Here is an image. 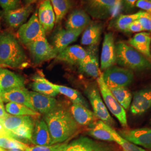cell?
Wrapping results in <instances>:
<instances>
[{
	"mask_svg": "<svg viewBox=\"0 0 151 151\" xmlns=\"http://www.w3.org/2000/svg\"><path fill=\"white\" fill-rule=\"evenodd\" d=\"M109 89L119 104L125 110L130 108L132 101V95L127 87H118L109 88Z\"/></svg>",
	"mask_w": 151,
	"mask_h": 151,
	"instance_id": "33",
	"label": "cell"
},
{
	"mask_svg": "<svg viewBox=\"0 0 151 151\" xmlns=\"http://www.w3.org/2000/svg\"><path fill=\"white\" fill-rule=\"evenodd\" d=\"M70 111L77 123L80 125L89 126L97 119L93 111L81 104L72 103Z\"/></svg>",
	"mask_w": 151,
	"mask_h": 151,
	"instance_id": "23",
	"label": "cell"
},
{
	"mask_svg": "<svg viewBox=\"0 0 151 151\" xmlns=\"http://www.w3.org/2000/svg\"><path fill=\"white\" fill-rule=\"evenodd\" d=\"M45 35L46 32L38 19L37 11L27 22L19 28L17 31L19 40L25 45Z\"/></svg>",
	"mask_w": 151,
	"mask_h": 151,
	"instance_id": "7",
	"label": "cell"
},
{
	"mask_svg": "<svg viewBox=\"0 0 151 151\" xmlns=\"http://www.w3.org/2000/svg\"><path fill=\"white\" fill-rule=\"evenodd\" d=\"M26 46L29 51L32 62L35 65L55 58L58 54L45 36L39 38Z\"/></svg>",
	"mask_w": 151,
	"mask_h": 151,
	"instance_id": "6",
	"label": "cell"
},
{
	"mask_svg": "<svg viewBox=\"0 0 151 151\" xmlns=\"http://www.w3.org/2000/svg\"><path fill=\"white\" fill-rule=\"evenodd\" d=\"M83 30H70L60 29L54 33L52 38V46L58 54L68 47L70 44L75 42Z\"/></svg>",
	"mask_w": 151,
	"mask_h": 151,
	"instance_id": "14",
	"label": "cell"
},
{
	"mask_svg": "<svg viewBox=\"0 0 151 151\" xmlns=\"http://www.w3.org/2000/svg\"><path fill=\"white\" fill-rule=\"evenodd\" d=\"M151 108V88H145L134 92L130 106L131 113L140 115Z\"/></svg>",
	"mask_w": 151,
	"mask_h": 151,
	"instance_id": "16",
	"label": "cell"
},
{
	"mask_svg": "<svg viewBox=\"0 0 151 151\" xmlns=\"http://www.w3.org/2000/svg\"><path fill=\"white\" fill-rule=\"evenodd\" d=\"M33 10V5L22 6L12 10L3 11L1 15L6 25L12 29H16L25 23Z\"/></svg>",
	"mask_w": 151,
	"mask_h": 151,
	"instance_id": "11",
	"label": "cell"
},
{
	"mask_svg": "<svg viewBox=\"0 0 151 151\" xmlns=\"http://www.w3.org/2000/svg\"><path fill=\"white\" fill-rule=\"evenodd\" d=\"M47 81L51 86L53 87L59 93H60L61 94L68 98L72 103L81 104L87 108L90 109L89 104L80 92L70 87L56 85L52 83L48 80Z\"/></svg>",
	"mask_w": 151,
	"mask_h": 151,
	"instance_id": "29",
	"label": "cell"
},
{
	"mask_svg": "<svg viewBox=\"0 0 151 151\" xmlns=\"http://www.w3.org/2000/svg\"><path fill=\"white\" fill-rule=\"evenodd\" d=\"M119 134L124 139L137 146L151 149V128L122 130L119 132Z\"/></svg>",
	"mask_w": 151,
	"mask_h": 151,
	"instance_id": "12",
	"label": "cell"
},
{
	"mask_svg": "<svg viewBox=\"0 0 151 151\" xmlns=\"http://www.w3.org/2000/svg\"><path fill=\"white\" fill-rule=\"evenodd\" d=\"M143 31H144V30L140 25V22L137 20L130 24L126 32H138Z\"/></svg>",
	"mask_w": 151,
	"mask_h": 151,
	"instance_id": "41",
	"label": "cell"
},
{
	"mask_svg": "<svg viewBox=\"0 0 151 151\" xmlns=\"http://www.w3.org/2000/svg\"><path fill=\"white\" fill-rule=\"evenodd\" d=\"M97 84L107 109L118 120L123 127H127V118L125 110L114 96L113 93L104 81L103 73L97 78Z\"/></svg>",
	"mask_w": 151,
	"mask_h": 151,
	"instance_id": "5",
	"label": "cell"
},
{
	"mask_svg": "<svg viewBox=\"0 0 151 151\" xmlns=\"http://www.w3.org/2000/svg\"><path fill=\"white\" fill-rule=\"evenodd\" d=\"M0 6L4 11H8L18 9L22 5L20 0H0Z\"/></svg>",
	"mask_w": 151,
	"mask_h": 151,
	"instance_id": "38",
	"label": "cell"
},
{
	"mask_svg": "<svg viewBox=\"0 0 151 151\" xmlns=\"http://www.w3.org/2000/svg\"><path fill=\"white\" fill-rule=\"evenodd\" d=\"M7 113L15 116H39V114L27 106L17 103H8L5 105Z\"/></svg>",
	"mask_w": 151,
	"mask_h": 151,
	"instance_id": "34",
	"label": "cell"
},
{
	"mask_svg": "<svg viewBox=\"0 0 151 151\" xmlns=\"http://www.w3.org/2000/svg\"><path fill=\"white\" fill-rule=\"evenodd\" d=\"M144 31H151V16L145 11L143 15L138 19Z\"/></svg>",
	"mask_w": 151,
	"mask_h": 151,
	"instance_id": "39",
	"label": "cell"
},
{
	"mask_svg": "<svg viewBox=\"0 0 151 151\" xmlns=\"http://www.w3.org/2000/svg\"><path fill=\"white\" fill-rule=\"evenodd\" d=\"M27 56L15 36L10 32L0 34V66L18 68L27 63Z\"/></svg>",
	"mask_w": 151,
	"mask_h": 151,
	"instance_id": "2",
	"label": "cell"
},
{
	"mask_svg": "<svg viewBox=\"0 0 151 151\" xmlns=\"http://www.w3.org/2000/svg\"><path fill=\"white\" fill-rule=\"evenodd\" d=\"M128 43L130 46L143 54L148 60H151V34L146 32L138 33L130 39Z\"/></svg>",
	"mask_w": 151,
	"mask_h": 151,
	"instance_id": "25",
	"label": "cell"
},
{
	"mask_svg": "<svg viewBox=\"0 0 151 151\" xmlns=\"http://www.w3.org/2000/svg\"><path fill=\"white\" fill-rule=\"evenodd\" d=\"M135 7L144 10L151 16V0H138L136 3Z\"/></svg>",
	"mask_w": 151,
	"mask_h": 151,
	"instance_id": "40",
	"label": "cell"
},
{
	"mask_svg": "<svg viewBox=\"0 0 151 151\" xmlns=\"http://www.w3.org/2000/svg\"><path fill=\"white\" fill-rule=\"evenodd\" d=\"M32 143L35 146H50L53 145L48 127L44 119L34 122Z\"/></svg>",
	"mask_w": 151,
	"mask_h": 151,
	"instance_id": "20",
	"label": "cell"
},
{
	"mask_svg": "<svg viewBox=\"0 0 151 151\" xmlns=\"http://www.w3.org/2000/svg\"><path fill=\"white\" fill-rule=\"evenodd\" d=\"M68 144V142H65L50 146L27 147L25 151H63Z\"/></svg>",
	"mask_w": 151,
	"mask_h": 151,
	"instance_id": "37",
	"label": "cell"
},
{
	"mask_svg": "<svg viewBox=\"0 0 151 151\" xmlns=\"http://www.w3.org/2000/svg\"><path fill=\"white\" fill-rule=\"evenodd\" d=\"M86 58L78 65L79 70L93 78H97L102 73L99 68L96 46L88 47Z\"/></svg>",
	"mask_w": 151,
	"mask_h": 151,
	"instance_id": "15",
	"label": "cell"
},
{
	"mask_svg": "<svg viewBox=\"0 0 151 151\" xmlns=\"http://www.w3.org/2000/svg\"><path fill=\"white\" fill-rule=\"evenodd\" d=\"M112 134L114 140L123 149L124 151H146L145 150L142 148L140 147L137 146L134 144L126 140L123 138L119 133L113 129Z\"/></svg>",
	"mask_w": 151,
	"mask_h": 151,
	"instance_id": "36",
	"label": "cell"
},
{
	"mask_svg": "<svg viewBox=\"0 0 151 151\" xmlns=\"http://www.w3.org/2000/svg\"><path fill=\"white\" fill-rule=\"evenodd\" d=\"M1 97L3 102L20 104L36 111L30 101L29 91L25 87L2 91L1 92Z\"/></svg>",
	"mask_w": 151,
	"mask_h": 151,
	"instance_id": "17",
	"label": "cell"
},
{
	"mask_svg": "<svg viewBox=\"0 0 151 151\" xmlns=\"http://www.w3.org/2000/svg\"><path fill=\"white\" fill-rule=\"evenodd\" d=\"M55 15V23L62 21L72 7L71 0H50Z\"/></svg>",
	"mask_w": 151,
	"mask_h": 151,
	"instance_id": "32",
	"label": "cell"
},
{
	"mask_svg": "<svg viewBox=\"0 0 151 151\" xmlns=\"http://www.w3.org/2000/svg\"><path fill=\"white\" fill-rule=\"evenodd\" d=\"M30 101L35 110L44 115L53 110L58 106L57 100L35 91H29Z\"/></svg>",
	"mask_w": 151,
	"mask_h": 151,
	"instance_id": "19",
	"label": "cell"
},
{
	"mask_svg": "<svg viewBox=\"0 0 151 151\" xmlns=\"http://www.w3.org/2000/svg\"><path fill=\"white\" fill-rule=\"evenodd\" d=\"M34 82L30 85V87L34 91L51 97H55L59 92L51 86L47 79L43 77L37 76L34 77Z\"/></svg>",
	"mask_w": 151,
	"mask_h": 151,
	"instance_id": "30",
	"label": "cell"
},
{
	"mask_svg": "<svg viewBox=\"0 0 151 151\" xmlns=\"http://www.w3.org/2000/svg\"></svg>",
	"mask_w": 151,
	"mask_h": 151,
	"instance_id": "50",
	"label": "cell"
},
{
	"mask_svg": "<svg viewBox=\"0 0 151 151\" xmlns=\"http://www.w3.org/2000/svg\"><path fill=\"white\" fill-rule=\"evenodd\" d=\"M27 147L24 143L10 136H0V148L6 150L25 151Z\"/></svg>",
	"mask_w": 151,
	"mask_h": 151,
	"instance_id": "35",
	"label": "cell"
},
{
	"mask_svg": "<svg viewBox=\"0 0 151 151\" xmlns=\"http://www.w3.org/2000/svg\"><path fill=\"white\" fill-rule=\"evenodd\" d=\"M0 151H20V150H4V149H2V148H0Z\"/></svg>",
	"mask_w": 151,
	"mask_h": 151,
	"instance_id": "46",
	"label": "cell"
},
{
	"mask_svg": "<svg viewBox=\"0 0 151 151\" xmlns=\"http://www.w3.org/2000/svg\"><path fill=\"white\" fill-rule=\"evenodd\" d=\"M38 19L45 32H50L55 24V15L50 0H43L39 6Z\"/></svg>",
	"mask_w": 151,
	"mask_h": 151,
	"instance_id": "21",
	"label": "cell"
},
{
	"mask_svg": "<svg viewBox=\"0 0 151 151\" xmlns=\"http://www.w3.org/2000/svg\"><path fill=\"white\" fill-rule=\"evenodd\" d=\"M103 27L100 23L91 22L83 30L81 37V44L88 47L96 46L100 42Z\"/></svg>",
	"mask_w": 151,
	"mask_h": 151,
	"instance_id": "27",
	"label": "cell"
},
{
	"mask_svg": "<svg viewBox=\"0 0 151 151\" xmlns=\"http://www.w3.org/2000/svg\"><path fill=\"white\" fill-rule=\"evenodd\" d=\"M116 63L130 70L151 69V62L135 49L123 42L115 44Z\"/></svg>",
	"mask_w": 151,
	"mask_h": 151,
	"instance_id": "3",
	"label": "cell"
},
{
	"mask_svg": "<svg viewBox=\"0 0 151 151\" xmlns=\"http://www.w3.org/2000/svg\"><path fill=\"white\" fill-rule=\"evenodd\" d=\"M86 94L93 109V112L97 119L103 121L109 126L115 124L105 103L103 102L99 89L95 85L88 87L86 90Z\"/></svg>",
	"mask_w": 151,
	"mask_h": 151,
	"instance_id": "9",
	"label": "cell"
},
{
	"mask_svg": "<svg viewBox=\"0 0 151 151\" xmlns=\"http://www.w3.org/2000/svg\"><path fill=\"white\" fill-rule=\"evenodd\" d=\"M37 0H23L25 5H32L34 2H35Z\"/></svg>",
	"mask_w": 151,
	"mask_h": 151,
	"instance_id": "45",
	"label": "cell"
},
{
	"mask_svg": "<svg viewBox=\"0 0 151 151\" xmlns=\"http://www.w3.org/2000/svg\"><path fill=\"white\" fill-rule=\"evenodd\" d=\"M104 81L109 88L127 87L132 82L134 74L132 70L116 66H113L103 73Z\"/></svg>",
	"mask_w": 151,
	"mask_h": 151,
	"instance_id": "8",
	"label": "cell"
},
{
	"mask_svg": "<svg viewBox=\"0 0 151 151\" xmlns=\"http://www.w3.org/2000/svg\"><path fill=\"white\" fill-rule=\"evenodd\" d=\"M24 79L22 76L5 68H0L1 91L25 87Z\"/></svg>",
	"mask_w": 151,
	"mask_h": 151,
	"instance_id": "24",
	"label": "cell"
},
{
	"mask_svg": "<svg viewBox=\"0 0 151 151\" xmlns=\"http://www.w3.org/2000/svg\"><path fill=\"white\" fill-rule=\"evenodd\" d=\"M0 30H1V24H0Z\"/></svg>",
	"mask_w": 151,
	"mask_h": 151,
	"instance_id": "48",
	"label": "cell"
},
{
	"mask_svg": "<svg viewBox=\"0 0 151 151\" xmlns=\"http://www.w3.org/2000/svg\"><path fill=\"white\" fill-rule=\"evenodd\" d=\"M1 89H0V102H3L2 100V99L1 97Z\"/></svg>",
	"mask_w": 151,
	"mask_h": 151,
	"instance_id": "47",
	"label": "cell"
},
{
	"mask_svg": "<svg viewBox=\"0 0 151 151\" xmlns=\"http://www.w3.org/2000/svg\"><path fill=\"white\" fill-rule=\"evenodd\" d=\"M91 22V18L85 11L75 10L68 16L65 29L70 30H84Z\"/></svg>",
	"mask_w": 151,
	"mask_h": 151,
	"instance_id": "22",
	"label": "cell"
},
{
	"mask_svg": "<svg viewBox=\"0 0 151 151\" xmlns=\"http://www.w3.org/2000/svg\"><path fill=\"white\" fill-rule=\"evenodd\" d=\"M144 13L145 11H140L132 14L120 15L114 20L111 26L119 31L126 32L130 24L137 20Z\"/></svg>",
	"mask_w": 151,
	"mask_h": 151,
	"instance_id": "31",
	"label": "cell"
},
{
	"mask_svg": "<svg viewBox=\"0 0 151 151\" xmlns=\"http://www.w3.org/2000/svg\"><path fill=\"white\" fill-rule=\"evenodd\" d=\"M120 0H82L84 11L92 17L106 19L118 9Z\"/></svg>",
	"mask_w": 151,
	"mask_h": 151,
	"instance_id": "4",
	"label": "cell"
},
{
	"mask_svg": "<svg viewBox=\"0 0 151 151\" xmlns=\"http://www.w3.org/2000/svg\"><path fill=\"white\" fill-rule=\"evenodd\" d=\"M9 114L6 111L5 107L4 105L3 102H0V118H4L7 116Z\"/></svg>",
	"mask_w": 151,
	"mask_h": 151,
	"instance_id": "43",
	"label": "cell"
},
{
	"mask_svg": "<svg viewBox=\"0 0 151 151\" xmlns=\"http://www.w3.org/2000/svg\"><path fill=\"white\" fill-rule=\"evenodd\" d=\"M86 49L78 45L68 46L57 54L56 59L72 65H79L86 57Z\"/></svg>",
	"mask_w": 151,
	"mask_h": 151,
	"instance_id": "18",
	"label": "cell"
},
{
	"mask_svg": "<svg viewBox=\"0 0 151 151\" xmlns=\"http://www.w3.org/2000/svg\"><path fill=\"white\" fill-rule=\"evenodd\" d=\"M53 143L65 142L78 131L79 127L70 110L58 105L53 110L44 115Z\"/></svg>",
	"mask_w": 151,
	"mask_h": 151,
	"instance_id": "1",
	"label": "cell"
},
{
	"mask_svg": "<svg viewBox=\"0 0 151 151\" xmlns=\"http://www.w3.org/2000/svg\"><path fill=\"white\" fill-rule=\"evenodd\" d=\"M0 123L10 134L11 132L18 127L23 125L34 124V122L31 116H15L9 114L4 118H0Z\"/></svg>",
	"mask_w": 151,
	"mask_h": 151,
	"instance_id": "28",
	"label": "cell"
},
{
	"mask_svg": "<svg viewBox=\"0 0 151 151\" xmlns=\"http://www.w3.org/2000/svg\"><path fill=\"white\" fill-rule=\"evenodd\" d=\"M138 1V0H121L125 9L128 10L134 9Z\"/></svg>",
	"mask_w": 151,
	"mask_h": 151,
	"instance_id": "42",
	"label": "cell"
},
{
	"mask_svg": "<svg viewBox=\"0 0 151 151\" xmlns=\"http://www.w3.org/2000/svg\"></svg>",
	"mask_w": 151,
	"mask_h": 151,
	"instance_id": "49",
	"label": "cell"
},
{
	"mask_svg": "<svg viewBox=\"0 0 151 151\" xmlns=\"http://www.w3.org/2000/svg\"><path fill=\"white\" fill-rule=\"evenodd\" d=\"M0 136H10V134L4 128L2 125L0 123Z\"/></svg>",
	"mask_w": 151,
	"mask_h": 151,
	"instance_id": "44",
	"label": "cell"
},
{
	"mask_svg": "<svg viewBox=\"0 0 151 151\" xmlns=\"http://www.w3.org/2000/svg\"><path fill=\"white\" fill-rule=\"evenodd\" d=\"M116 62L115 44L113 34L108 32L105 34L101 54V69L106 70L114 66Z\"/></svg>",
	"mask_w": 151,
	"mask_h": 151,
	"instance_id": "13",
	"label": "cell"
},
{
	"mask_svg": "<svg viewBox=\"0 0 151 151\" xmlns=\"http://www.w3.org/2000/svg\"><path fill=\"white\" fill-rule=\"evenodd\" d=\"M63 151H116L113 146L81 136L73 140Z\"/></svg>",
	"mask_w": 151,
	"mask_h": 151,
	"instance_id": "10",
	"label": "cell"
},
{
	"mask_svg": "<svg viewBox=\"0 0 151 151\" xmlns=\"http://www.w3.org/2000/svg\"><path fill=\"white\" fill-rule=\"evenodd\" d=\"M113 128L103 121L99 120L89 125L88 134L95 139L106 142H114Z\"/></svg>",
	"mask_w": 151,
	"mask_h": 151,
	"instance_id": "26",
	"label": "cell"
}]
</instances>
